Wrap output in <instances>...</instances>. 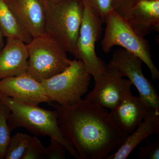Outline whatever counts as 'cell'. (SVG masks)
Wrapping results in <instances>:
<instances>
[{"label":"cell","instance_id":"cell-1","mask_svg":"<svg viewBox=\"0 0 159 159\" xmlns=\"http://www.w3.org/2000/svg\"><path fill=\"white\" fill-rule=\"evenodd\" d=\"M51 104L60 129L79 159H106L129 135L116 126L106 108L85 99L72 105Z\"/></svg>","mask_w":159,"mask_h":159},{"label":"cell","instance_id":"cell-2","mask_svg":"<svg viewBox=\"0 0 159 159\" xmlns=\"http://www.w3.org/2000/svg\"><path fill=\"white\" fill-rule=\"evenodd\" d=\"M0 102L7 106L11 111L8 123L11 131L22 127L34 136H48L63 145L72 157L79 159L77 152L66 140L60 129L56 111L18 102L1 93Z\"/></svg>","mask_w":159,"mask_h":159},{"label":"cell","instance_id":"cell-3","mask_svg":"<svg viewBox=\"0 0 159 159\" xmlns=\"http://www.w3.org/2000/svg\"><path fill=\"white\" fill-rule=\"evenodd\" d=\"M42 3L45 13V34L75 56L84 10L82 0Z\"/></svg>","mask_w":159,"mask_h":159},{"label":"cell","instance_id":"cell-4","mask_svg":"<svg viewBox=\"0 0 159 159\" xmlns=\"http://www.w3.org/2000/svg\"><path fill=\"white\" fill-rule=\"evenodd\" d=\"M106 29L101 41L102 51L111 52L114 46L122 47L142 60L149 69L152 78L159 79V71L152 59L150 47L145 37L136 33L121 16L112 10L106 18Z\"/></svg>","mask_w":159,"mask_h":159},{"label":"cell","instance_id":"cell-5","mask_svg":"<svg viewBox=\"0 0 159 159\" xmlns=\"http://www.w3.org/2000/svg\"><path fill=\"white\" fill-rule=\"evenodd\" d=\"M27 45L29 58L26 74L39 82L61 73L72 61L67 52L45 34L33 37Z\"/></svg>","mask_w":159,"mask_h":159},{"label":"cell","instance_id":"cell-6","mask_svg":"<svg viewBox=\"0 0 159 159\" xmlns=\"http://www.w3.org/2000/svg\"><path fill=\"white\" fill-rule=\"evenodd\" d=\"M91 77L82 61L75 58L65 70L40 83L51 102L70 106L82 99L88 90Z\"/></svg>","mask_w":159,"mask_h":159},{"label":"cell","instance_id":"cell-7","mask_svg":"<svg viewBox=\"0 0 159 159\" xmlns=\"http://www.w3.org/2000/svg\"><path fill=\"white\" fill-rule=\"evenodd\" d=\"M83 3L84 6L83 17L74 57L82 61L97 84L107 67L104 61L97 56L95 49L96 43L102 34V24L104 22L89 5Z\"/></svg>","mask_w":159,"mask_h":159},{"label":"cell","instance_id":"cell-8","mask_svg":"<svg viewBox=\"0 0 159 159\" xmlns=\"http://www.w3.org/2000/svg\"><path fill=\"white\" fill-rule=\"evenodd\" d=\"M143 61L123 48L114 52L107 66L114 67L126 77L139 91V96L148 105L159 111V97L151 83L142 70Z\"/></svg>","mask_w":159,"mask_h":159},{"label":"cell","instance_id":"cell-9","mask_svg":"<svg viewBox=\"0 0 159 159\" xmlns=\"http://www.w3.org/2000/svg\"><path fill=\"white\" fill-rule=\"evenodd\" d=\"M132 86L130 81L116 69L107 66L100 80L84 99L111 110L132 94Z\"/></svg>","mask_w":159,"mask_h":159},{"label":"cell","instance_id":"cell-10","mask_svg":"<svg viewBox=\"0 0 159 159\" xmlns=\"http://www.w3.org/2000/svg\"><path fill=\"white\" fill-rule=\"evenodd\" d=\"M0 93L18 102L30 105L52 103L41 83L26 73L0 80Z\"/></svg>","mask_w":159,"mask_h":159},{"label":"cell","instance_id":"cell-11","mask_svg":"<svg viewBox=\"0 0 159 159\" xmlns=\"http://www.w3.org/2000/svg\"><path fill=\"white\" fill-rule=\"evenodd\" d=\"M153 108L141 97H135L131 94L111 110L110 114L116 126L124 133L129 134L148 116Z\"/></svg>","mask_w":159,"mask_h":159},{"label":"cell","instance_id":"cell-12","mask_svg":"<svg viewBox=\"0 0 159 159\" xmlns=\"http://www.w3.org/2000/svg\"><path fill=\"white\" fill-rule=\"evenodd\" d=\"M136 33L145 37L159 31V0H139L122 17Z\"/></svg>","mask_w":159,"mask_h":159},{"label":"cell","instance_id":"cell-13","mask_svg":"<svg viewBox=\"0 0 159 159\" xmlns=\"http://www.w3.org/2000/svg\"><path fill=\"white\" fill-rule=\"evenodd\" d=\"M28 58L27 44L15 38H6L0 50V80L26 73Z\"/></svg>","mask_w":159,"mask_h":159},{"label":"cell","instance_id":"cell-14","mask_svg":"<svg viewBox=\"0 0 159 159\" xmlns=\"http://www.w3.org/2000/svg\"><path fill=\"white\" fill-rule=\"evenodd\" d=\"M23 27L32 37L45 34L44 7L41 0H6Z\"/></svg>","mask_w":159,"mask_h":159},{"label":"cell","instance_id":"cell-15","mask_svg":"<svg viewBox=\"0 0 159 159\" xmlns=\"http://www.w3.org/2000/svg\"><path fill=\"white\" fill-rule=\"evenodd\" d=\"M159 133V111L153 108L148 116L129 135L118 150L106 159H126L143 140Z\"/></svg>","mask_w":159,"mask_h":159},{"label":"cell","instance_id":"cell-16","mask_svg":"<svg viewBox=\"0 0 159 159\" xmlns=\"http://www.w3.org/2000/svg\"><path fill=\"white\" fill-rule=\"evenodd\" d=\"M0 26L4 37L15 38L27 44L33 38L20 22L6 0H0Z\"/></svg>","mask_w":159,"mask_h":159},{"label":"cell","instance_id":"cell-17","mask_svg":"<svg viewBox=\"0 0 159 159\" xmlns=\"http://www.w3.org/2000/svg\"><path fill=\"white\" fill-rule=\"evenodd\" d=\"M32 137L18 132L11 137L6 150L5 159H21Z\"/></svg>","mask_w":159,"mask_h":159},{"label":"cell","instance_id":"cell-18","mask_svg":"<svg viewBox=\"0 0 159 159\" xmlns=\"http://www.w3.org/2000/svg\"><path fill=\"white\" fill-rule=\"evenodd\" d=\"M10 112L9 107L0 102V159H5L6 150L11 138V130L8 123Z\"/></svg>","mask_w":159,"mask_h":159},{"label":"cell","instance_id":"cell-19","mask_svg":"<svg viewBox=\"0 0 159 159\" xmlns=\"http://www.w3.org/2000/svg\"><path fill=\"white\" fill-rule=\"evenodd\" d=\"M45 148L37 136L32 137L21 159H45Z\"/></svg>","mask_w":159,"mask_h":159},{"label":"cell","instance_id":"cell-20","mask_svg":"<svg viewBox=\"0 0 159 159\" xmlns=\"http://www.w3.org/2000/svg\"><path fill=\"white\" fill-rule=\"evenodd\" d=\"M93 9L104 22L106 18L113 10V0H82Z\"/></svg>","mask_w":159,"mask_h":159},{"label":"cell","instance_id":"cell-21","mask_svg":"<svg viewBox=\"0 0 159 159\" xmlns=\"http://www.w3.org/2000/svg\"><path fill=\"white\" fill-rule=\"evenodd\" d=\"M138 155L139 158L142 159H159V139L153 142L146 139L145 146L139 147Z\"/></svg>","mask_w":159,"mask_h":159},{"label":"cell","instance_id":"cell-22","mask_svg":"<svg viewBox=\"0 0 159 159\" xmlns=\"http://www.w3.org/2000/svg\"><path fill=\"white\" fill-rule=\"evenodd\" d=\"M66 151L63 145L56 140L51 139L48 146L45 148V159H65Z\"/></svg>","mask_w":159,"mask_h":159},{"label":"cell","instance_id":"cell-23","mask_svg":"<svg viewBox=\"0 0 159 159\" xmlns=\"http://www.w3.org/2000/svg\"><path fill=\"white\" fill-rule=\"evenodd\" d=\"M139 0H113V10L123 17Z\"/></svg>","mask_w":159,"mask_h":159},{"label":"cell","instance_id":"cell-24","mask_svg":"<svg viewBox=\"0 0 159 159\" xmlns=\"http://www.w3.org/2000/svg\"><path fill=\"white\" fill-rule=\"evenodd\" d=\"M3 37H4V36H3L2 29H1V26H0V50L5 45Z\"/></svg>","mask_w":159,"mask_h":159},{"label":"cell","instance_id":"cell-25","mask_svg":"<svg viewBox=\"0 0 159 159\" xmlns=\"http://www.w3.org/2000/svg\"><path fill=\"white\" fill-rule=\"evenodd\" d=\"M42 2H57L61 0H41Z\"/></svg>","mask_w":159,"mask_h":159}]
</instances>
